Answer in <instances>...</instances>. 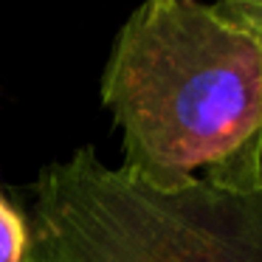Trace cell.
Returning a JSON list of instances; mask_svg holds the SVG:
<instances>
[{"label":"cell","instance_id":"1","mask_svg":"<svg viewBox=\"0 0 262 262\" xmlns=\"http://www.w3.org/2000/svg\"><path fill=\"white\" fill-rule=\"evenodd\" d=\"M102 104L149 183H262V40L214 3L144 0L110 48Z\"/></svg>","mask_w":262,"mask_h":262},{"label":"cell","instance_id":"5","mask_svg":"<svg viewBox=\"0 0 262 262\" xmlns=\"http://www.w3.org/2000/svg\"><path fill=\"white\" fill-rule=\"evenodd\" d=\"M220 6H243V9H259L262 12V0H217Z\"/></svg>","mask_w":262,"mask_h":262},{"label":"cell","instance_id":"3","mask_svg":"<svg viewBox=\"0 0 262 262\" xmlns=\"http://www.w3.org/2000/svg\"><path fill=\"white\" fill-rule=\"evenodd\" d=\"M31 231L23 214L0 194V262H29Z\"/></svg>","mask_w":262,"mask_h":262},{"label":"cell","instance_id":"2","mask_svg":"<svg viewBox=\"0 0 262 262\" xmlns=\"http://www.w3.org/2000/svg\"><path fill=\"white\" fill-rule=\"evenodd\" d=\"M29 262H262V183L158 186L93 147L42 166Z\"/></svg>","mask_w":262,"mask_h":262},{"label":"cell","instance_id":"4","mask_svg":"<svg viewBox=\"0 0 262 262\" xmlns=\"http://www.w3.org/2000/svg\"><path fill=\"white\" fill-rule=\"evenodd\" d=\"M220 12H226L228 17H234L237 23H243L245 29H251L256 37L262 40V12L259 9H243V6H220V3H214Z\"/></svg>","mask_w":262,"mask_h":262}]
</instances>
